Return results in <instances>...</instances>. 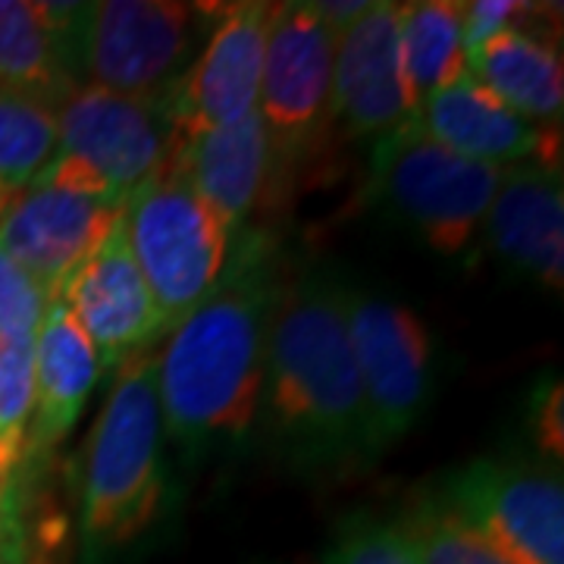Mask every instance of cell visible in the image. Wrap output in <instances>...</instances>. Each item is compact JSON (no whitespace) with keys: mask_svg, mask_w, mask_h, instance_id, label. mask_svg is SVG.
Wrapping results in <instances>:
<instances>
[{"mask_svg":"<svg viewBox=\"0 0 564 564\" xmlns=\"http://www.w3.org/2000/svg\"><path fill=\"white\" fill-rule=\"evenodd\" d=\"M280 280L273 236L248 232L220 285L154 351L163 440L188 464L242 452L254 440Z\"/></svg>","mask_w":564,"mask_h":564,"instance_id":"1","label":"cell"},{"mask_svg":"<svg viewBox=\"0 0 564 564\" xmlns=\"http://www.w3.org/2000/svg\"><path fill=\"white\" fill-rule=\"evenodd\" d=\"M339 282L336 270L307 263L282 273L273 304L254 440L295 477H348L373 464Z\"/></svg>","mask_w":564,"mask_h":564,"instance_id":"2","label":"cell"},{"mask_svg":"<svg viewBox=\"0 0 564 564\" xmlns=\"http://www.w3.org/2000/svg\"><path fill=\"white\" fill-rule=\"evenodd\" d=\"M148 348L122 364L79 462V564H117L163 518L170 470L163 455L158 370Z\"/></svg>","mask_w":564,"mask_h":564,"instance_id":"3","label":"cell"},{"mask_svg":"<svg viewBox=\"0 0 564 564\" xmlns=\"http://www.w3.org/2000/svg\"><path fill=\"white\" fill-rule=\"evenodd\" d=\"M505 173L508 170L462 158L411 120L373 144L364 188L386 220L411 232L430 251L440 258H467L480 242Z\"/></svg>","mask_w":564,"mask_h":564,"instance_id":"4","label":"cell"},{"mask_svg":"<svg viewBox=\"0 0 564 564\" xmlns=\"http://www.w3.org/2000/svg\"><path fill=\"white\" fill-rule=\"evenodd\" d=\"M176 154L166 98H126L82 85L57 107V151L39 182L126 204Z\"/></svg>","mask_w":564,"mask_h":564,"instance_id":"5","label":"cell"},{"mask_svg":"<svg viewBox=\"0 0 564 564\" xmlns=\"http://www.w3.org/2000/svg\"><path fill=\"white\" fill-rule=\"evenodd\" d=\"M122 226L166 333L220 285L242 242L173 163L122 204Z\"/></svg>","mask_w":564,"mask_h":564,"instance_id":"6","label":"cell"},{"mask_svg":"<svg viewBox=\"0 0 564 564\" xmlns=\"http://www.w3.org/2000/svg\"><path fill=\"white\" fill-rule=\"evenodd\" d=\"M220 3L95 0L76 25L79 85L126 98H166L198 57Z\"/></svg>","mask_w":564,"mask_h":564,"instance_id":"7","label":"cell"},{"mask_svg":"<svg viewBox=\"0 0 564 564\" xmlns=\"http://www.w3.org/2000/svg\"><path fill=\"white\" fill-rule=\"evenodd\" d=\"M364 392L367 452L377 464L421 423L440 386V348L421 314L383 292L339 282Z\"/></svg>","mask_w":564,"mask_h":564,"instance_id":"8","label":"cell"},{"mask_svg":"<svg viewBox=\"0 0 564 564\" xmlns=\"http://www.w3.org/2000/svg\"><path fill=\"white\" fill-rule=\"evenodd\" d=\"M336 32L307 0L280 3L263 54L258 117L280 182L292 176L329 132Z\"/></svg>","mask_w":564,"mask_h":564,"instance_id":"9","label":"cell"},{"mask_svg":"<svg viewBox=\"0 0 564 564\" xmlns=\"http://www.w3.org/2000/svg\"><path fill=\"white\" fill-rule=\"evenodd\" d=\"M433 492L514 564H564V484L558 467L474 458L452 470Z\"/></svg>","mask_w":564,"mask_h":564,"instance_id":"10","label":"cell"},{"mask_svg":"<svg viewBox=\"0 0 564 564\" xmlns=\"http://www.w3.org/2000/svg\"><path fill=\"white\" fill-rule=\"evenodd\" d=\"M280 3H220L198 57L166 95L176 148L204 132L226 129L258 110L263 54Z\"/></svg>","mask_w":564,"mask_h":564,"instance_id":"11","label":"cell"},{"mask_svg":"<svg viewBox=\"0 0 564 564\" xmlns=\"http://www.w3.org/2000/svg\"><path fill=\"white\" fill-rule=\"evenodd\" d=\"M120 220L122 204L35 180L0 207V251L54 302Z\"/></svg>","mask_w":564,"mask_h":564,"instance_id":"12","label":"cell"},{"mask_svg":"<svg viewBox=\"0 0 564 564\" xmlns=\"http://www.w3.org/2000/svg\"><path fill=\"white\" fill-rule=\"evenodd\" d=\"M404 3L377 0L336 39L329 129L348 141H377L414 120L417 104L402 61Z\"/></svg>","mask_w":564,"mask_h":564,"instance_id":"13","label":"cell"},{"mask_svg":"<svg viewBox=\"0 0 564 564\" xmlns=\"http://www.w3.org/2000/svg\"><path fill=\"white\" fill-rule=\"evenodd\" d=\"M61 302L69 307L85 339L95 348L104 370H120L129 358L148 351L161 336V314L141 280V270L126 239L122 220L113 226L107 242L82 263L63 289Z\"/></svg>","mask_w":564,"mask_h":564,"instance_id":"14","label":"cell"},{"mask_svg":"<svg viewBox=\"0 0 564 564\" xmlns=\"http://www.w3.org/2000/svg\"><path fill=\"white\" fill-rule=\"evenodd\" d=\"M426 135L458 151L462 158L499 170L514 166H562V135L552 126H536L499 101L467 69L417 107Z\"/></svg>","mask_w":564,"mask_h":564,"instance_id":"15","label":"cell"},{"mask_svg":"<svg viewBox=\"0 0 564 564\" xmlns=\"http://www.w3.org/2000/svg\"><path fill=\"white\" fill-rule=\"evenodd\" d=\"M484 248L511 276L549 292L564 285L562 166H514L489 204Z\"/></svg>","mask_w":564,"mask_h":564,"instance_id":"16","label":"cell"},{"mask_svg":"<svg viewBox=\"0 0 564 564\" xmlns=\"http://www.w3.org/2000/svg\"><path fill=\"white\" fill-rule=\"evenodd\" d=\"M170 163L239 239L261 229L258 217L276 202L282 185L258 110L185 141Z\"/></svg>","mask_w":564,"mask_h":564,"instance_id":"17","label":"cell"},{"mask_svg":"<svg viewBox=\"0 0 564 564\" xmlns=\"http://www.w3.org/2000/svg\"><path fill=\"white\" fill-rule=\"evenodd\" d=\"M98 380L101 364L69 307L61 299L47 302L35 333V408L22 458V470L29 477L39 480L57 445L73 433Z\"/></svg>","mask_w":564,"mask_h":564,"instance_id":"18","label":"cell"},{"mask_svg":"<svg viewBox=\"0 0 564 564\" xmlns=\"http://www.w3.org/2000/svg\"><path fill=\"white\" fill-rule=\"evenodd\" d=\"M82 3L0 0V88L57 110L79 85Z\"/></svg>","mask_w":564,"mask_h":564,"instance_id":"19","label":"cell"},{"mask_svg":"<svg viewBox=\"0 0 564 564\" xmlns=\"http://www.w3.org/2000/svg\"><path fill=\"white\" fill-rule=\"evenodd\" d=\"M467 73L536 126L562 122L564 69L558 41L514 25L464 57Z\"/></svg>","mask_w":564,"mask_h":564,"instance_id":"20","label":"cell"},{"mask_svg":"<svg viewBox=\"0 0 564 564\" xmlns=\"http://www.w3.org/2000/svg\"><path fill=\"white\" fill-rule=\"evenodd\" d=\"M402 61L414 104L421 107L464 69V3L462 0H417L404 3ZM417 117V113H414Z\"/></svg>","mask_w":564,"mask_h":564,"instance_id":"21","label":"cell"},{"mask_svg":"<svg viewBox=\"0 0 564 564\" xmlns=\"http://www.w3.org/2000/svg\"><path fill=\"white\" fill-rule=\"evenodd\" d=\"M404 543L417 564H514L505 552L484 540L448 511L433 489L417 492L411 502L392 514Z\"/></svg>","mask_w":564,"mask_h":564,"instance_id":"22","label":"cell"},{"mask_svg":"<svg viewBox=\"0 0 564 564\" xmlns=\"http://www.w3.org/2000/svg\"><path fill=\"white\" fill-rule=\"evenodd\" d=\"M57 151V110L0 88V188L20 192Z\"/></svg>","mask_w":564,"mask_h":564,"instance_id":"23","label":"cell"},{"mask_svg":"<svg viewBox=\"0 0 564 564\" xmlns=\"http://www.w3.org/2000/svg\"><path fill=\"white\" fill-rule=\"evenodd\" d=\"M35 408V333L0 339V489L22 470Z\"/></svg>","mask_w":564,"mask_h":564,"instance_id":"24","label":"cell"},{"mask_svg":"<svg viewBox=\"0 0 564 564\" xmlns=\"http://www.w3.org/2000/svg\"><path fill=\"white\" fill-rule=\"evenodd\" d=\"M311 564H417L392 518L351 511L333 530V540Z\"/></svg>","mask_w":564,"mask_h":564,"instance_id":"25","label":"cell"},{"mask_svg":"<svg viewBox=\"0 0 564 564\" xmlns=\"http://www.w3.org/2000/svg\"><path fill=\"white\" fill-rule=\"evenodd\" d=\"M527 433L545 464L564 462V386L558 370H545L527 395Z\"/></svg>","mask_w":564,"mask_h":564,"instance_id":"26","label":"cell"},{"mask_svg":"<svg viewBox=\"0 0 564 564\" xmlns=\"http://www.w3.org/2000/svg\"><path fill=\"white\" fill-rule=\"evenodd\" d=\"M44 307V292L0 251V339L39 333Z\"/></svg>","mask_w":564,"mask_h":564,"instance_id":"27","label":"cell"},{"mask_svg":"<svg viewBox=\"0 0 564 564\" xmlns=\"http://www.w3.org/2000/svg\"><path fill=\"white\" fill-rule=\"evenodd\" d=\"M533 10H536L533 3H521V0H474V3H464V57L474 54L489 39L533 20L536 17Z\"/></svg>","mask_w":564,"mask_h":564,"instance_id":"28","label":"cell"},{"mask_svg":"<svg viewBox=\"0 0 564 564\" xmlns=\"http://www.w3.org/2000/svg\"><path fill=\"white\" fill-rule=\"evenodd\" d=\"M307 3L336 35H343L351 22H358L370 10L373 0H307Z\"/></svg>","mask_w":564,"mask_h":564,"instance_id":"29","label":"cell"},{"mask_svg":"<svg viewBox=\"0 0 564 564\" xmlns=\"http://www.w3.org/2000/svg\"><path fill=\"white\" fill-rule=\"evenodd\" d=\"M7 198H10V192H3V188H0V207H3V202H7Z\"/></svg>","mask_w":564,"mask_h":564,"instance_id":"30","label":"cell"}]
</instances>
